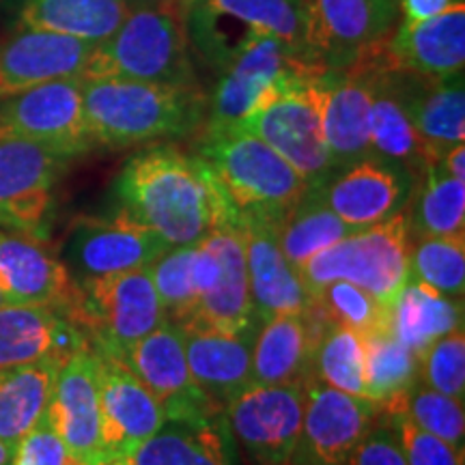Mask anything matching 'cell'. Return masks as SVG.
<instances>
[{"label": "cell", "mask_w": 465, "mask_h": 465, "mask_svg": "<svg viewBox=\"0 0 465 465\" xmlns=\"http://www.w3.org/2000/svg\"><path fill=\"white\" fill-rule=\"evenodd\" d=\"M114 192L121 212L158 232L171 248L194 246L218 224L232 223L205 164L173 144L132 155Z\"/></svg>", "instance_id": "cell-1"}, {"label": "cell", "mask_w": 465, "mask_h": 465, "mask_svg": "<svg viewBox=\"0 0 465 465\" xmlns=\"http://www.w3.org/2000/svg\"><path fill=\"white\" fill-rule=\"evenodd\" d=\"M83 104L93 143L108 149L183 138L207 116L199 86L141 80L83 78Z\"/></svg>", "instance_id": "cell-2"}, {"label": "cell", "mask_w": 465, "mask_h": 465, "mask_svg": "<svg viewBox=\"0 0 465 465\" xmlns=\"http://www.w3.org/2000/svg\"><path fill=\"white\" fill-rule=\"evenodd\" d=\"M194 155L212 174L232 223L257 218L281 224L311 188L270 144L242 127L205 132Z\"/></svg>", "instance_id": "cell-3"}, {"label": "cell", "mask_w": 465, "mask_h": 465, "mask_svg": "<svg viewBox=\"0 0 465 465\" xmlns=\"http://www.w3.org/2000/svg\"><path fill=\"white\" fill-rule=\"evenodd\" d=\"M83 78L199 86L183 11L174 7L130 9L119 28L95 45Z\"/></svg>", "instance_id": "cell-4"}, {"label": "cell", "mask_w": 465, "mask_h": 465, "mask_svg": "<svg viewBox=\"0 0 465 465\" xmlns=\"http://www.w3.org/2000/svg\"><path fill=\"white\" fill-rule=\"evenodd\" d=\"M410 232V209H405L319 250L300 267L298 274L312 300L325 284L347 281L366 289L380 304L392 311L411 278Z\"/></svg>", "instance_id": "cell-5"}, {"label": "cell", "mask_w": 465, "mask_h": 465, "mask_svg": "<svg viewBox=\"0 0 465 465\" xmlns=\"http://www.w3.org/2000/svg\"><path fill=\"white\" fill-rule=\"evenodd\" d=\"M65 315L91 347L114 358L166 322L149 267L74 282Z\"/></svg>", "instance_id": "cell-6"}, {"label": "cell", "mask_w": 465, "mask_h": 465, "mask_svg": "<svg viewBox=\"0 0 465 465\" xmlns=\"http://www.w3.org/2000/svg\"><path fill=\"white\" fill-rule=\"evenodd\" d=\"M317 74L284 75L261 97L242 125H237L270 144L308 185L323 183L334 173L325 147L322 110L312 86Z\"/></svg>", "instance_id": "cell-7"}, {"label": "cell", "mask_w": 465, "mask_h": 465, "mask_svg": "<svg viewBox=\"0 0 465 465\" xmlns=\"http://www.w3.org/2000/svg\"><path fill=\"white\" fill-rule=\"evenodd\" d=\"M322 65L300 56L272 35L252 33L223 65V74L207 102L205 132L231 130L252 113L261 97L289 74L322 72Z\"/></svg>", "instance_id": "cell-8"}, {"label": "cell", "mask_w": 465, "mask_h": 465, "mask_svg": "<svg viewBox=\"0 0 465 465\" xmlns=\"http://www.w3.org/2000/svg\"><path fill=\"white\" fill-rule=\"evenodd\" d=\"M386 44L369 50L351 65L323 69L312 78L334 171L371 155V95Z\"/></svg>", "instance_id": "cell-9"}, {"label": "cell", "mask_w": 465, "mask_h": 465, "mask_svg": "<svg viewBox=\"0 0 465 465\" xmlns=\"http://www.w3.org/2000/svg\"><path fill=\"white\" fill-rule=\"evenodd\" d=\"M224 414L250 465H291L304 418V383H250Z\"/></svg>", "instance_id": "cell-10"}, {"label": "cell", "mask_w": 465, "mask_h": 465, "mask_svg": "<svg viewBox=\"0 0 465 465\" xmlns=\"http://www.w3.org/2000/svg\"><path fill=\"white\" fill-rule=\"evenodd\" d=\"M0 132L78 158L95 147L86 127L83 78L31 86L0 100Z\"/></svg>", "instance_id": "cell-11"}, {"label": "cell", "mask_w": 465, "mask_h": 465, "mask_svg": "<svg viewBox=\"0 0 465 465\" xmlns=\"http://www.w3.org/2000/svg\"><path fill=\"white\" fill-rule=\"evenodd\" d=\"M72 158L0 132V224L42 240L52 212V188Z\"/></svg>", "instance_id": "cell-12"}, {"label": "cell", "mask_w": 465, "mask_h": 465, "mask_svg": "<svg viewBox=\"0 0 465 465\" xmlns=\"http://www.w3.org/2000/svg\"><path fill=\"white\" fill-rule=\"evenodd\" d=\"M171 248L155 231L116 209L110 216H84L72 224L63 265L74 282L149 267Z\"/></svg>", "instance_id": "cell-13"}, {"label": "cell", "mask_w": 465, "mask_h": 465, "mask_svg": "<svg viewBox=\"0 0 465 465\" xmlns=\"http://www.w3.org/2000/svg\"><path fill=\"white\" fill-rule=\"evenodd\" d=\"M308 48L319 65L341 69L386 44L401 20L399 0H304Z\"/></svg>", "instance_id": "cell-14"}, {"label": "cell", "mask_w": 465, "mask_h": 465, "mask_svg": "<svg viewBox=\"0 0 465 465\" xmlns=\"http://www.w3.org/2000/svg\"><path fill=\"white\" fill-rule=\"evenodd\" d=\"M380 416L373 401L347 394L308 375L304 418L291 465H345Z\"/></svg>", "instance_id": "cell-15"}, {"label": "cell", "mask_w": 465, "mask_h": 465, "mask_svg": "<svg viewBox=\"0 0 465 465\" xmlns=\"http://www.w3.org/2000/svg\"><path fill=\"white\" fill-rule=\"evenodd\" d=\"M319 185L330 209L358 231L405 212L414 199L416 177L397 162L371 153L334 171Z\"/></svg>", "instance_id": "cell-16"}, {"label": "cell", "mask_w": 465, "mask_h": 465, "mask_svg": "<svg viewBox=\"0 0 465 465\" xmlns=\"http://www.w3.org/2000/svg\"><path fill=\"white\" fill-rule=\"evenodd\" d=\"M119 360L160 401L166 418H199L224 411L196 386L185 358L182 328L168 319L127 347Z\"/></svg>", "instance_id": "cell-17"}, {"label": "cell", "mask_w": 465, "mask_h": 465, "mask_svg": "<svg viewBox=\"0 0 465 465\" xmlns=\"http://www.w3.org/2000/svg\"><path fill=\"white\" fill-rule=\"evenodd\" d=\"M45 414L69 457L86 463H108L102 444L97 358L91 345L75 349L58 366Z\"/></svg>", "instance_id": "cell-18"}, {"label": "cell", "mask_w": 465, "mask_h": 465, "mask_svg": "<svg viewBox=\"0 0 465 465\" xmlns=\"http://www.w3.org/2000/svg\"><path fill=\"white\" fill-rule=\"evenodd\" d=\"M102 405V444L106 461L130 457L164 424L160 401L119 358L93 347Z\"/></svg>", "instance_id": "cell-19"}, {"label": "cell", "mask_w": 465, "mask_h": 465, "mask_svg": "<svg viewBox=\"0 0 465 465\" xmlns=\"http://www.w3.org/2000/svg\"><path fill=\"white\" fill-rule=\"evenodd\" d=\"M95 45L69 35L20 28L0 45V100L37 84L83 78Z\"/></svg>", "instance_id": "cell-20"}, {"label": "cell", "mask_w": 465, "mask_h": 465, "mask_svg": "<svg viewBox=\"0 0 465 465\" xmlns=\"http://www.w3.org/2000/svg\"><path fill=\"white\" fill-rule=\"evenodd\" d=\"M243 252H246L250 298L259 322L274 315L306 312L315 304L293 265L278 243V223L272 220H240Z\"/></svg>", "instance_id": "cell-21"}, {"label": "cell", "mask_w": 465, "mask_h": 465, "mask_svg": "<svg viewBox=\"0 0 465 465\" xmlns=\"http://www.w3.org/2000/svg\"><path fill=\"white\" fill-rule=\"evenodd\" d=\"M203 242L216 252L220 276L188 322L179 328H209L229 334L254 332L259 319L254 315L252 298H250L246 252H243L240 226L235 223L218 224Z\"/></svg>", "instance_id": "cell-22"}, {"label": "cell", "mask_w": 465, "mask_h": 465, "mask_svg": "<svg viewBox=\"0 0 465 465\" xmlns=\"http://www.w3.org/2000/svg\"><path fill=\"white\" fill-rule=\"evenodd\" d=\"M388 56L403 72L449 78L465 65V3L455 0L441 14L420 22L399 20L388 39Z\"/></svg>", "instance_id": "cell-23"}, {"label": "cell", "mask_w": 465, "mask_h": 465, "mask_svg": "<svg viewBox=\"0 0 465 465\" xmlns=\"http://www.w3.org/2000/svg\"><path fill=\"white\" fill-rule=\"evenodd\" d=\"M328 319L317 304L306 312L274 315L259 322L252 339V383L289 386L311 375L312 351Z\"/></svg>", "instance_id": "cell-24"}, {"label": "cell", "mask_w": 465, "mask_h": 465, "mask_svg": "<svg viewBox=\"0 0 465 465\" xmlns=\"http://www.w3.org/2000/svg\"><path fill=\"white\" fill-rule=\"evenodd\" d=\"M0 289L11 304L54 306L65 311L74 293L67 267L42 240L0 229Z\"/></svg>", "instance_id": "cell-25"}, {"label": "cell", "mask_w": 465, "mask_h": 465, "mask_svg": "<svg viewBox=\"0 0 465 465\" xmlns=\"http://www.w3.org/2000/svg\"><path fill=\"white\" fill-rule=\"evenodd\" d=\"M89 345L80 328L54 306L9 304L0 308V371L44 358L65 360Z\"/></svg>", "instance_id": "cell-26"}, {"label": "cell", "mask_w": 465, "mask_h": 465, "mask_svg": "<svg viewBox=\"0 0 465 465\" xmlns=\"http://www.w3.org/2000/svg\"><path fill=\"white\" fill-rule=\"evenodd\" d=\"M399 89L429 164L440 162L446 151L465 141L463 74L427 78L399 69Z\"/></svg>", "instance_id": "cell-27"}, {"label": "cell", "mask_w": 465, "mask_h": 465, "mask_svg": "<svg viewBox=\"0 0 465 465\" xmlns=\"http://www.w3.org/2000/svg\"><path fill=\"white\" fill-rule=\"evenodd\" d=\"M132 465H235L224 411L199 418H166L130 455Z\"/></svg>", "instance_id": "cell-28"}, {"label": "cell", "mask_w": 465, "mask_h": 465, "mask_svg": "<svg viewBox=\"0 0 465 465\" xmlns=\"http://www.w3.org/2000/svg\"><path fill=\"white\" fill-rule=\"evenodd\" d=\"M190 373L196 386L224 410L252 383L254 332L229 334L209 328H182Z\"/></svg>", "instance_id": "cell-29"}, {"label": "cell", "mask_w": 465, "mask_h": 465, "mask_svg": "<svg viewBox=\"0 0 465 465\" xmlns=\"http://www.w3.org/2000/svg\"><path fill=\"white\" fill-rule=\"evenodd\" d=\"M371 153L405 166L416 179L429 164L427 151L401 97L399 69L388 56V44L371 95Z\"/></svg>", "instance_id": "cell-30"}, {"label": "cell", "mask_w": 465, "mask_h": 465, "mask_svg": "<svg viewBox=\"0 0 465 465\" xmlns=\"http://www.w3.org/2000/svg\"><path fill=\"white\" fill-rule=\"evenodd\" d=\"M127 14L130 5L125 0H22L17 25L100 44Z\"/></svg>", "instance_id": "cell-31"}, {"label": "cell", "mask_w": 465, "mask_h": 465, "mask_svg": "<svg viewBox=\"0 0 465 465\" xmlns=\"http://www.w3.org/2000/svg\"><path fill=\"white\" fill-rule=\"evenodd\" d=\"M388 328L411 353L420 356L431 342L463 328V300L410 278L394 302Z\"/></svg>", "instance_id": "cell-32"}, {"label": "cell", "mask_w": 465, "mask_h": 465, "mask_svg": "<svg viewBox=\"0 0 465 465\" xmlns=\"http://www.w3.org/2000/svg\"><path fill=\"white\" fill-rule=\"evenodd\" d=\"M61 362V358H44L0 371V441L9 449L48 411Z\"/></svg>", "instance_id": "cell-33"}, {"label": "cell", "mask_w": 465, "mask_h": 465, "mask_svg": "<svg viewBox=\"0 0 465 465\" xmlns=\"http://www.w3.org/2000/svg\"><path fill=\"white\" fill-rule=\"evenodd\" d=\"M353 232L325 201L322 185H311L278 224V243L295 270L312 254Z\"/></svg>", "instance_id": "cell-34"}, {"label": "cell", "mask_w": 465, "mask_h": 465, "mask_svg": "<svg viewBox=\"0 0 465 465\" xmlns=\"http://www.w3.org/2000/svg\"><path fill=\"white\" fill-rule=\"evenodd\" d=\"M201 5L240 26V31L272 35L300 56L317 63L308 48L304 0H205Z\"/></svg>", "instance_id": "cell-35"}, {"label": "cell", "mask_w": 465, "mask_h": 465, "mask_svg": "<svg viewBox=\"0 0 465 465\" xmlns=\"http://www.w3.org/2000/svg\"><path fill=\"white\" fill-rule=\"evenodd\" d=\"M418 196L410 229L418 237H465V179L452 177L431 162L416 179Z\"/></svg>", "instance_id": "cell-36"}, {"label": "cell", "mask_w": 465, "mask_h": 465, "mask_svg": "<svg viewBox=\"0 0 465 465\" xmlns=\"http://www.w3.org/2000/svg\"><path fill=\"white\" fill-rule=\"evenodd\" d=\"M311 375L347 394L366 399L364 334L336 322H325L312 351Z\"/></svg>", "instance_id": "cell-37"}, {"label": "cell", "mask_w": 465, "mask_h": 465, "mask_svg": "<svg viewBox=\"0 0 465 465\" xmlns=\"http://www.w3.org/2000/svg\"><path fill=\"white\" fill-rule=\"evenodd\" d=\"M416 380L418 356L391 332V328L364 334L366 399L381 405L414 386Z\"/></svg>", "instance_id": "cell-38"}, {"label": "cell", "mask_w": 465, "mask_h": 465, "mask_svg": "<svg viewBox=\"0 0 465 465\" xmlns=\"http://www.w3.org/2000/svg\"><path fill=\"white\" fill-rule=\"evenodd\" d=\"M403 411L424 431L438 435L440 440L463 449L465 444V411L463 401L452 399L424 386L420 380L399 397L380 405V414Z\"/></svg>", "instance_id": "cell-39"}, {"label": "cell", "mask_w": 465, "mask_h": 465, "mask_svg": "<svg viewBox=\"0 0 465 465\" xmlns=\"http://www.w3.org/2000/svg\"><path fill=\"white\" fill-rule=\"evenodd\" d=\"M411 278L463 300L465 291V237H416L410 254Z\"/></svg>", "instance_id": "cell-40"}, {"label": "cell", "mask_w": 465, "mask_h": 465, "mask_svg": "<svg viewBox=\"0 0 465 465\" xmlns=\"http://www.w3.org/2000/svg\"><path fill=\"white\" fill-rule=\"evenodd\" d=\"M194 246L168 248L162 257L149 265L155 293L162 302L166 319L174 325L188 322L194 308L199 306V291H196L194 274H192Z\"/></svg>", "instance_id": "cell-41"}, {"label": "cell", "mask_w": 465, "mask_h": 465, "mask_svg": "<svg viewBox=\"0 0 465 465\" xmlns=\"http://www.w3.org/2000/svg\"><path fill=\"white\" fill-rule=\"evenodd\" d=\"M315 304L328 322L342 323L360 334H371L391 323V308L380 304L366 289L347 281L325 284L315 295Z\"/></svg>", "instance_id": "cell-42"}, {"label": "cell", "mask_w": 465, "mask_h": 465, "mask_svg": "<svg viewBox=\"0 0 465 465\" xmlns=\"http://www.w3.org/2000/svg\"><path fill=\"white\" fill-rule=\"evenodd\" d=\"M418 380L431 391L465 399V334L463 328L441 336L418 356Z\"/></svg>", "instance_id": "cell-43"}, {"label": "cell", "mask_w": 465, "mask_h": 465, "mask_svg": "<svg viewBox=\"0 0 465 465\" xmlns=\"http://www.w3.org/2000/svg\"><path fill=\"white\" fill-rule=\"evenodd\" d=\"M397 435L407 465H465L463 449L424 431L403 411L381 414Z\"/></svg>", "instance_id": "cell-44"}, {"label": "cell", "mask_w": 465, "mask_h": 465, "mask_svg": "<svg viewBox=\"0 0 465 465\" xmlns=\"http://www.w3.org/2000/svg\"><path fill=\"white\" fill-rule=\"evenodd\" d=\"M67 450L58 433L52 427L48 414L14 446L11 465H65Z\"/></svg>", "instance_id": "cell-45"}, {"label": "cell", "mask_w": 465, "mask_h": 465, "mask_svg": "<svg viewBox=\"0 0 465 465\" xmlns=\"http://www.w3.org/2000/svg\"><path fill=\"white\" fill-rule=\"evenodd\" d=\"M345 465H407L397 435L381 414L351 450Z\"/></svg>", "instance_id": "cell-46"}, {"label": "cell", "mask_w": 465, "mask_h": 465, "mask_svg": "<svg viewBox=\"0 0 465 465\" xmlns=\"http://www.w3.org/2000/svg\"><path fill=\"white\" fill-rule=\"evenodd\" d=\"M455 0H399L401 20L403 22H420L427 17L438 15Z\"/></svg>", "instance_id": "cell-47"}, {"label": "cell", "mask_w": 465, "mask_h": 465, "mask_svg": "<svg viewBox=\"0 0 465 465\" xmlns=\"http://www.w3.org/2000/svg\"><path fill=\"white\" fill-rule=\"evenodd\" d=\"M440 166L457 179H465V144H455L440 158Z\"/></svg>", "instance_id": "cell-48"}, {"label": "cell", "mask_w": 465, "mask_h": 465, "mask_svg": "<svg viewBox=\"0 0 465 465\" xmlns=\"http://www.w3.org/2000/svg\"><path fill=\"white\" fill-rule=\"evenodd\" d=\"M125 3L130 5V9H141V7H174V9H182V7H179L177 0H125Z\"/></svg>", "instance_id": "cell-49"}, {"label": "cell", "mask_w": 465, "mask_h": 465, "mask_svg": "<svg viewBox=\"0 0 465 465\" xmlns=\"http://www.w3.org/2000/svg\"><path fill=\"white\" fill-rule=\"evenodd\" d=\"M11 452H14V449L0 441V465H11Z\"/></svg>", "instance_id": "cell-50"}, {"label": "cell", "mask_w": 465, "mask_h": 465, "mask_svg": "<svg viewBox=\"0 0 465 465\" xmlns=\"http://www.w3.org/2000/svg\"><path fill=\"white\" fill-rule=\"evenodd\" d=\"M177 3H179V7H182L183 14H188V11L199 7V5L205 3V0H177Z\"/></svg>", "instance_id": "cell-51"}, {"label": "cell", "mask_w": 465, "mask_h": 465, "mask_svg": "<svg viewBox=\"0 0 465 465\" xmlns=\"http://www.w3.org/2000/svg\"><path fill=\"white\" fill-rule=\"evenodd\" d=\"M65 465H106V463H86V461H78V459L67 457V463Z\"/></svg>", "instance_id": "cell-52"}, {"label": "cell", "mask_w": 465, "mask_h": 465, "mask_svg": "<svg viewBox=\"0 0 465 465\" xmlns=\"http://www.w3.org/2000/svg\"><path fill=\"white\" fill-rule=\"evenodd\" d=\"M106 465H132V461L130 457H125V459H113V461H108Z\"/></svg>", "instance_id": "cell-53"}, {"label": "cell", "mask_w": 465, "mask_h": 465, "mask_svg": "<svg viewBox=\"0 0 465 465\" xmlns=\"http://www.w3.org/2000/svg\"><path fill=\"white\" fill-rule=\"evenodd\" d=\"M9 304H11L9 298H7V295L3 293V289H0V308H3V306H9Z\"/></svg>", "instance_id": "cell-54"}]
</instances>
